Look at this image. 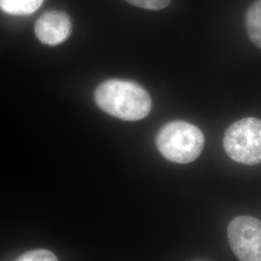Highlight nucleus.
I'll return each mask as SVG.
<instances>
[{
  "instance_id": "obj_1",
  "label": "nucleus",
  "mask_w": 261,
  "mask_h": 261,
  "mask_svg": "<svg viewBox=\"0 0 261 261\" xmlns=\"http://www.w3.org/2000/svg\"><path fill=\"white\" fill-rule=\"evenodd\" d=\"M94 100L103 112L126 121L141 120L152 109L149 93L141 85L119 79L99 84L94 92Z\"/></svg>"
},
{
  "instance_id": "obj_2",
  "label": "nucleus",
  "mask_w": 261,
  "mask_h": 261,
  "mask_svg": "<svg viewBox=\"0 0 261 261\" xmlns=\"http://www.w3.org/2000/svg\"><path fill=\"white\" fill-rule=\"evenodd\" d=\"M156 145L160 153L168 161L189 164L199 157L204 146V136L189 122H168L159 130Z\"/></svg>"
},
{
  "instance_id": "obj_3",
  "label": "nucleus",
  "mask_w": 261,
  "mask_h": 261,
  "mask_svg": "<svg viewBox=\"0 0 261 261\" xmlns=\"http://www.w3.org/2000/svg\"><path fill=\"white\" fill-rule=\"evenodd\" d=\"M224 148L237 163L249 166L260 164V119L249 117L234 122L224 133Z\"/></svg>"
},
{
  "instance_id": "obj_4",
  "label": "nucleus",
  "mask_w": 261,
  "mask_h": 261,
  "mask_svg": "<svg viewBox=\"0 0 261 261\" xmlns=\"http://www.w3.org/2000/svg\"><path fill=\"white\" fill-rule=\"evenodd\" d=\"M231 250L240 261H261V222L250 216L235 218L227 227Z\"/></svg>"
},
{
  "instance_id": "obj_5",
  "label": "nucleus",
  "mask_w": 261,
  "mask_h": 261,
  "mask_svg": "<svg viewBox=\"0 0 261 261\" xmlns=\"http://www.w3.org/2000/svg\"><path fill=\"white\" fill-rule=\"evenodd\" d=\"M71 32V19L62 11H47L35 23L36 37L41 43L48 46H57L63 43Z\"/></svg>"
},
{
  "instance_id": "obj_6",
  "label": "nucleus",
  "mask_w": 261,
  "mask_h": 261,
  "mask_svg": "<svg viewBox=\"0 0 261 261\" xmlns=\"http://www.w3.org/2000/svg\"><path fill=\"white\" fill-rule=\"evenodd\" d=\"M245 25L252 43L261 48V0H255L247 11Z\"/></svg>"
},
{
  "instance_id": "obj_7",
  "label": "nucleus",
  "mask_w": 261,
  "mask_h": 261,
  "mask_svg": "<svg viewBox=\"0 0 261 261\" xmlns=\"http://www.w3.org/2000/svg\"><path fill=\"white\" fill-rule=\"evenodd\" d=\"M44 0H0V10L12 16H29L35 13Z\"/></svg>"
},
{
  "instance_id": "obj_8",
  "label": "nucleus",
  "mask_w": 261,
  "mask_h": 261,
  "mask_svg": "<svg viewBox=\"0 0 261 261\" xmlns=\"http://www.w3.org/2000/svg\"><path fill=\"white\" fill-rule=\"evenodd\" d=\"M15 261H58L56 254L47 250H34L21 254Z\"/></svg>"
},
{
  "instance_id": "obj_9",
  "label": "nucleus",
  "mask_w": 261,
  "mask_h": 261,
  "mask_svg": "<svg viewBox=\"0 0 261 261\" xmlns=\"http://www.w3.org/2000/svg\"><path fill=\"white\" fill-rule=\"evenodd\" d=\"M126 1H128L132 5L140 7L142 9L158 11V10L168 7L171 0H126Z\"/></svg>"
}]
</instances>
